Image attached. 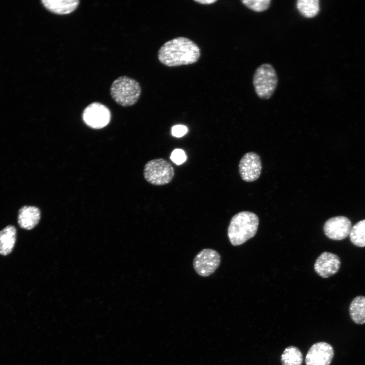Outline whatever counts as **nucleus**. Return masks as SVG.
Instances as JSON below:
<instances>
[{
    "instance_id": "nucleus-16",
    "label": "nucleus",
    "mask_w": 365,
    "mask_h": 365,
    "mask_svg": "<svg viewBox=\"0 0 365 365\" xmlns=\"http://www.w3.org/2000/svg\"><path fill=\"white\" fill-rule=\"evenodd\" d=\"M319 0H298L296 6L301 16L306 18L316 17L320 11Z\"/></svg>"
},
{
    "instance_id": "nucleus-5",
    "label": "nucleus",
    "mask_w": 365,
    "mask_h": 365,
    "mask_svg": "<svg viewBox=\"0 0 365 365\" xmlns=\"http://www.w3.org/2000/svg\"><path fill=\"white\" fill-rule=\"evenodd\" d=\"M174 173V169L172 164L163 158L149 161L143 169L145 180L154 186H163L169 184L173 178Z\"/></svg>"
},
{
    "instance_id": "nucleus-20",
    "label": "nucleus",
    "mask_w": 365,
    "mask_h": 365,
    "mask_svg": "<svg viewBox=\"0 0 365 365\" xmlns=\"http://www.w3.org/2000/svg\"><path fill=\"white\" fill-rule=\"evenodd\" d=\"M171 160L177 165L183 163L187 159L185 152L179 149L174 150L170 156Z\"/></svg>"
},
{
    "instance_id": "nucleus-15",
    "label": "nucleus",
    "mask_w": 365,
    "mask_h": 365,
    "mask_svg": "<svg viewBox=\"0 0 365 365\" xmlns=\"http://www.w3.org/2000/svg\"><path fill=\"white\" fill-rule=\"evenodd\" d=\"M349 314L355 323H365V296H358L353 299L349 306Z\"/></svg>"
},
{
    "instance_id": "nucleus-8",
    "label": "nucleus",
    "mask_w": 365,
    "mask_h": 365,
    "mask_svg": "<svg viewBox=\"0 0 365 365\" xmlns=\"http://www.w3.org/2000/svg\"><path fill=\"white\" fill-rule=\"evenodd\" d=\"M352 224L345 216H336L328 219L323 227L325 236L333 240H342L350 233Z\"/></svg>"
},
{
    "instance_id": "nucleus-13",
    "label": "nucleus",
    "mask_w": 365,
    "mask_h": 365,
    "mask_svg": "<svg viewBox=\"0 0 365 365\" xmlns=\"http://www.w3.org/2000/svg\"><path fill=\"white\" fill-rule=\"evenodd\" d=\"M41 2L48 11L58 15L68 14L74 12L80 3L78 0H42Z\"/></svg>"
},
{
    "instance_id": "nucleus-9",
    "label": "nucleus",
    "mask_w": 365,
    "mask_h": 365,
    "mask_svg": "<svg viewBox=\"0 0 365 365\" xmlns=\"http://www.w3.org/2000/svg\"><path fill=\"white\" fill-rule=\"evenodd\" d=\"M262 171V163L260 156L254 152L246 153L239 164V172L241 178L245 181L251 182L258 179Z\"/></svg>"
},
{
    "instance_id": "nucleus-1",
    "label": "nucleus",
    "mask_w": 365,
    "mask_h": 365,
    "mask_svg": "<svg viewBox=\"0 0 365 365\" xmlns=\"http://www.w3.org/2000/svg\"><path fill=\"white\" fill-rule=\"evenodd\" d=\"M201 56L199 47L189 38L179 36L165 42L158 52L159 61L168 67L197 62Z\"/></svg>"
},
{
    "instance_id": "nucleus-21",
    "label": "nucleus",
    "mask_w": 365,
    "mask_h": 365,
    "mask_svg": "<svg viewBox=\"0 0 365 365\" xmlns=\"http://www.w3.org/2000/svg\"><path fill=\"white\" fill-rule=\"evenodd\" d=\"M188 131L186 126L181 125H177L172 127L171 132L173 136L180 137L184 136Z\"/></svg>"
},
{
    "instance_id": "nucleus-3",
    "label": "nucleus",
    "mask_w": 365,
    "mask_h": 365,
    "mask_svg": "<svg viewBox=\"0 0 365 365\" xmlns=\"http://www.w3.org/2000/svg\"><path fill=\"white\" fill-rule=\"evenodd\" d=\"M141 92L139 83L127 76H122L112 83L110 93L115 101L122 106H130L138 101Z\"/></svg>"
},
{
    "instance_id": "nucleus-10",
    "label": "nucleus",
    "mask_w": 365,
    "mask_h": 365,
    "mask_svg": "<svg viewBox=\"0 0 365 365\" xmlns=\"http://www.w3.org/2000/svg\"><path fill=\"white\" fill-rule=\"evenodd\" d=\"M333 347L326 342H318L312 345L305 358L306 365H330L334 357Z\"/></svg>"
},
{
    "instance_id": "nucleus-12",
    "label": "nucleus",
    "mask_w": 365,
    "mask_h": 365,
    "mask_svg": "<svg viewBox=\"0 0 365 365\" xmlns=\"http://www.w3.org/2000/svg\"><path fill=\"white\" fill-rule=\"evenodd\" d=\"M41 212L38 207L25 206L19 211L18 222L19 226L26 230H31L39 223Z\"/></svg>"
},
{
    "instance_id": "nucleus-18",
    "label": "nucleus",
    "mask_w": 365,
    "mask_h": 365,
    "mask_svg": "<svg viewBox=\"0 0 365 365\" xmlns=\"http://www.w3.org/2000/svg\"><path fill=\"white\" fill-rule=\"evenodd\" d=\"M349 237L354 245L365 247V219L358 222L352 227Z\"/></svg>"
},
{
    "instance_id": "nucleus-14",
    "label": "nucleus",
    "mask_w": 365,
    "mask_h": 365,
    "mask_svg": "<svg viewBox=\"0 0 365 365\" xmlns=\"http://www.w3.org/2000/svg\"><path fill=\"white\" fill-rule=\"evenodd\" d=\"M16 239V229L9 225L0 231V254H9L12 250Z\"/></svg>"
},
{
    "instance_id": "nucleus-6",
    "label": "nucleus",
    "mask_w": 365,
    "mask_h": 365,
    "mask_svg": "<svg viewBox=\"0 0 365 365\" xmlns=\"http://www.w3.org/2000/svg\"><path fill=\"white\" fill-rule=\"evenodd\" d=\"M220 263L221 256L217 251L205 248L195 256L193 260V267L198 275L207 277L215 272Z\"/></svg>"
},
{
    "instance_id": "nucleus-22",
    "label": "nucleus",
    "mask_w": 365,
    "mask_h": 365,
    "mask_svg": "<svg viewBox=\"0 0 365 365\" xmlns=\"http://www.w3.org/2000/svg\"><path fill=\"white\" fill-rule=\"evenodd\" d=\"M217 0H201V1H197L195 0L194 2L198 3L202 5H210L212 4L215 2H216Z\"/></svg>"
},
{
    "instance_id": "nucleus-4",
    "label": "nucleus",
    "mask_w": 365,
    "mask_h": 365,
    "mask_svg": "<svg viewBox=\"0 0 365 365\" xmlns=\"http://www.w3.org/2000/svg\"><path fill=\"white\" fill-rule=\"evenodd\" d=\"M278 79L276 71L270 63H265L255 70L252 77V84L257 96L267 100L274 94L277 88Z\"/></svg>"
},
{
    "instance_id": "nucleus-17",
    "label": "nucleus",
    "mask_w": 365,
    "mask_h": 365,
    "mask_svg": "<svg viewBox=\"0 0 365 365\" xmlns=\"http://www.w3.org/2000/svg\"><path fill=\"white\" fill-rule=\"evenodd\" d=\"M282 365H301L303 355L296 347L290 346L285 349L281 356Z\"/></svg>"
},
{
    "instance_id": "nucleus-19",
    "label": "nucleus",
    "mask_w": 365,
    "mask_h": 365,
    "mask_svg": "<svg viewBox=\"0 0 365 365\" xmlns=\"http://www.w3.org/2000/svg\"><path fill=\"white\" fill-rule=\"evenodd\" d=\"M241 2L248 9L256 12H262L269 9L271 0H242Z\"/></svg>"
},
{
    "instance_id": "nucleus-11",
    "label": "nucleus",
    "mask_w": 365,
    "mask_h": 365,
    "mask_svg": "<svg viewBox=\"0 0 365 365\" xmlns=\"http://www.w3.org/2000/svg\"><path fill=\"white\" fill-rule=\"evenodd\" d=\"M340 266V259L337 254L324 251L316 259L314 268L318 275L326 278L336 274Z\"/></svg>"
},
{
    "instance_id": "nucleus-2",
    "label": "nucleus",
    "mask_w": 365,
    "mask_h": 365,
    "mask_svg": "<svg viewBox=\"0 0 365 365\" xmlns=\"http://www.w3.org/2000/svg\"><path fill=\"white\" fill-rule=\"evenodd\" d=\"M259 223L258 216L253 212L243 211L235 214L228 229V236L232 245H241L252 238L257 233Z\"/></svg>"
},
{
    "instance_id": "nucleus-7",
    "label": "nucleus",
    "mask_w": 365,
    "mask_h": 365,
    "mask_svg": "<svg viewBox=\"0 0 365 365\" xmlns=\"http://www.w3.org/2000/svg\"><path fill=\"white\" fill-rule=\"evenodd\" d=\"M111 112L104 105L97 102L88 105L84 110L82 118L85 123L94 129L106 126L111 120Z\"/></svg>"
}]
</instances>
